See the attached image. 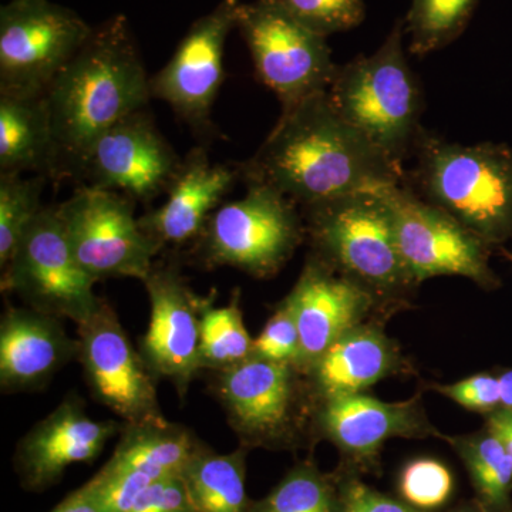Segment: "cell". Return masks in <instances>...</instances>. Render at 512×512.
<instances>
[{
  "mask_svg": "<svg viewBox=\"0 0 512 512\" xmlns=\"http://www.w3.org/2000/svg\"><path fill=\"white\" fill-rule=\"evenodd\" d=\"M238 168L247 185H265L301 208L406 180L403 167L340 117L328 92L282 111L262 146Z\"/></svg>",
  "mask_w": 512,
  "mask_h": 512,
  "instance_id": "obj_1",
  "label": "cell"
},
{
  "mask_svg": "<svg viewBox=\"0 0 512 512\" xmlns=\"http://www.w3.org/2000/svg\"><path fill=\"white\" fill-rule=\"evenodd\" d=\"M60 175L76 173L90 144L151 100L150 77L128 20L113 16L94 29L46 93Z\"/></svg>",
  "mask_w": 512,
  "mask_h": 512,
  "instance_id": "obj_2",
  "label": "cell"
},
{
  "mask_svg": "<svg viewBox=\"0 0 512 512\" xmlns=\"http://www.w3.org/2000/svg\"><path fill=\"white\" fill-rule=\"evenodd\" d=\"M384 191L301 208L312 254L369 292L383 313L406 308L419 286L400 254Z\"/></svg>",
  "mask_w": 512,
  "mask_h": 512,
  "instance_id": "obj_3",
  "label": "cell"
},
{
  "mask_svg": "<svg viewBox=\"0 0 512 512\" xmlns=\"http://www.w3.org/2000/svg\"><path fill=\"white\" fill-rule=\"evenodd\" d=\"M413 183L417 194L498 247L512 241V148L460 146L421 131Z\"/></svg>",
  "mask_w": 512,
  "mask_h": 512,
  "instance_id": "obj_4",
  "label": "cell"
},
{
  "mask_svg": "<svg viewBox=\"0 0 512 512\" xmlns=\"http://www.w3.org/2000/svg\"><path fill=\"white\" fill-rule=\"evenodd\" d=\"M404 35V20H396L373 55L338 66L328 89L340 117L400 167L423 131V99L404 53Z\"/></svg>",
  "mask_w": 512,
  "mask_h": 512,
  "instance_id": "obj_5",
  "label": "cell"
},
{
  "mask_svg": "<svg viewBox=\"0 0 512 512\" xmlns=\"http://www.w3.org/2000/svg\"><path fill=\"white\" fill-rule=\"evenodd\" d=\"M214 373L212 392L242 447L279 451L315 444L316 399L298 367L251 356Z\"/></svg>",
  "mask_w": 512,
  "mask_h": 512,
  "instance_id": "obj_6",
  "label": "cell"
},
{
  "mask_svg": "<svg viewBox=\"0 0 512 512\" xmlns=\"http://www.w3.org/2000/svg\"><path fill=\"white\" fill-rule=\"evenodd\" d=\"M241 200L220 205L195 241L205 268L238 269L254 278H272L306 238L298 205L265 185H247Z\"/></svg>",
  "mask_w": 512,
  "mask_h": 512,
  "instance_id": "obj_7",
  "label": "cell"
},
{
  "mask_svg": "<svg viewBox=\"0 0 512 512\" xmlns=\"http://www.w3.org/2000/svg\"><path fill=\"white\" fill-rule=\"evenodd\" d=\"M93 28L50 0H10L0 9V94L45 97Z\"/></svg>",
  "mask_w": 512,
  "mask_h": 512,
  "instance_id": "obj_8",
  "label": "cell"
},
{
  "mask_svg": "<svg viewBox=\"0 0 512 512\" xmlns=\"http://www.w3.org/2000/svg\"><path fill=\"white\" fill-rule=\"evenodd\" d=\"M56 211L74 256L96 282H143L163 249L140 227L134 201L121 192L84 185Z\"/></svg>",
  "mask_w": 512,
  "mask_h": 512,
  "instance_id": "obj_9",
  "label": "cell"
},
{
  "mask_svg": "<svg viewBox=\"0 0 512 512\" xmlns=\"http://www.w3.org/2000/svg\"><path fill=\"white\" fill-rule=\"evenodd\" d=\"M237 30L251 53L256 79L276 94L282 111L328 92L338 66L325 36L266 0L241 2Z\"/></svg>",
  "mask_w": 512,
  "mask_h": 512,
  "instance_id": "obj_10",
  "label": "cell"
},
{
  "mask_svg": "<svg viewBox=\"0 0 512 512\" xmlns=\"http://www.w3.org/2000/svg\"><path fill=\"white\" fill-rule=\"evenodd\" d=\"M383 195L400 254L417 285L436 276H463L485 291L500 288V278L490 266L493 245L423 200L406 180Z\"/></svg>",
  "mask_w": 512,
  "mask_h": 512,
  "instance_id": "obj_11",
  "label": "cell"
},
{
  "mask_svg": "<svg viewBox=\"0 0 512 512\" xmlns=\"http://www.w3.org/2000/svg\"><path fill=\"white\" fill-rule=\"evenodd\" d=\"M92 276L74 256L56 207H46L2 269V293H13L35 311L80 325L99 309Z\"/></svg>",
  "mask_w": 512,
  "mask_h": 512,
  "instance_id": "obj_12",
  "label": "cell"
},
{
  "mask_svg": "<svg viewBox=\"0 0 512 512\" xmlns=\"http://www.w3.org/2000/svg\"><path fill=\"white\" fill-rule=\"evenodd\" d=\"M77 360L97 402L124 424L165 419L158 403L156 376L134 349L109 303L77 325Z\"/></svg>",
  "mask_w": 512,
  "mask_h": 512,
  "instance_id": "obj_13",
  "label": "cell"
},
{
  "mask_svg": "<svg viewBox=\"0 0 512 512\" xmlns=\"http://www.w3.org/2000/svg\"><path fill=\"white\" fill-rule=\"evenodd\" d=\"M239 0H221L195 20L173 57L150 77L151 99L167 103L197 134L212 133V109L225 80V45L237 29Z\"/></svg>",
  "mask_w": 512,
  "mask_h": 512,
  "instance_id": "obj_14",
  "label": "cell"
},
{
  "mask_svg": "<svg viewBox=\"0 0 512 512\" xmlns=\"http://www.w3.org/2000/svg\"><path fill=\"white\" fill-rule=\"evenodd\" d=\"M313 431L316 441L326 440L338 448L340 468L357 476L379 468L380 454L389 440L443 437L430 423L420 394L394 403L366 393L318 400Z\"/></svg>",
  "mask_w": 512,
  "mask_h": 512,
  "instance_id": "obj_15",
  "label": "cell"
},
{
  "mask_svg": "<svg viewBox=\"0 0 512 512\" xmlns=\"http://www.w3.org/2000/svg\"><path fill=\"white\" fill-rule=\"evenodd\" d=\"M181 160L146 109L130 114L87 148L77 173L93 187L150 202L167 192Z\"/></svg>",
  "mask_w": 512,
  "mask_h": 512,
  "instance_id": "obj_16",
  "label": "cell"
},
{
  "mask_svg": "<svg viewBox=\"0 0 512 512\" xmlns=\"http://www.w3.org/2000/svg\"><path fill=\"white\" fill-rule=\"evenodd\" d=\"M150 322L140 353L156 379L168 380L181 400L201 372L200 322L204 298L195 295L174 266L154 265L143 281Z\"/></svg>",
  "mask_w": 512,
  "mask_h": 512,
  "instance_id": "obj_17",
  "label": "cell"
},
{
  "mask_svg": "<svg viewBox=\"0 0 512 512\" xmlns=\"http://www.w3.org/2000/svg\"><path fill=\"white\" fill-rule=\"evenodd\" d=\"M117 431L114 421L90 417L79 394H67L16 446L20 485L30 493L49 490L73 464L93 463Z\"/></svg>",
  "mask_w": 512,
  "mask_h": 512,
  "instance_id": "obj_18",
  "label": "cell"
},
{
  "mask_svg": "<svg viewBox=\"0 0 512 512\" xmlns=\"http://www.w3.org/2000/svg\"><path fill=\"white\" fill-rule=\"evenodd\" d=\"M285 299L298 325L301 355L296 367L303 373L346 332L383 313L369 292L313 254Z\"/></svg>",
  "mask_w": 512,
  "mask_h": 512,
  "instance_id": "obj_19",
  "label": "cell"
},
{
  "mask_svg": "<svg viewBox=\"0 0 512 512\" xmlns=\"http://www.w3.org/2000/svg\"><path fill=\"white\" fill-rule=\"evenodd\" d=\"M79 343L62 320L25 306H8L0 320V387L3 393L42 390L77 359Z\"/></svg>",
  "mask_w": 512,
  "mask_h": 512,
  "instance_id": "obj_20",
  "label": "cell"
},
{
  "mask_svg": "<svg viewBox=\"0 0 512 512\" xmlns=\"http://www.w3.org/2000/svg\"><path fill=\"white\" fill-rule=\"evenodd\" d=\"M241 180L235 167L212 163L207 151L194 148L181 163L167 190V200L138 218L140 227L161 248L197 241L212 212Z\"/></svg>",
  "mask_w": 512,
  "mask_h": 512,
  "instance_id": "obj_21",
  "label": "cell"
},
{
  "mask_svg": "<svg viewBox=\"0 0 512 512\" xmlns=\"http://www.w3.org/2000/svg\"><path fill=\"white\" fill-rule=\"evenodd\" d=\"M414 373L399 345L386 335L379 322L350 329L336 340L305 373L318 400L343 394L365 393L387 377Z\"/></svg>",
  "mask_w": 512,
  "mask_h": 512,
  "instance_id": "obj_22",
  "label": "cell"
},
{
  "mask_svg": "<svg viewBox=\"0 0 512 512\" xmlns=\"http://www.w3.org/2000/svg\"><path fill=\"white\" fill-rule=\"evenodd\" d=\"M59 177L60 158L46 97L0 94V174Z\"/></svg>",
  "mask_w": 512,
  "mask_h": 512,
  "instance_id": "obj_23",
  "label": "cell"
},
{
  "mask_svg": "<svg viewBox=\"0 0 512 512\" xmlns=\"http://www.w3.org/2000/svg\"><path fill=\"white\" fill-rule=\"evenodd\" d=\"M104 471H136L161 480L183 474L202 444L187 427L167 419L124 424Z\"/></svg>",
  "mask_w": 512,
  "mask_h": 512,
  "instance_id": "obj_24",
  "label": "cell"
},
{
  "mask_svg": "<svg viewBox=\"0 0 512 512\" xmlns=\"http://www.w3.org/2000/svg\"><path fill=\"white\" fill-rule=\"evenodd\" d=\"M247 447L218 454L202 444L185 467L183 481L197 512H251L247 493Z\"/></svg>",
  "mask_w": 512,
  "mask_h": 512,
  "instance_id": "obj_25",
  "label": "cell"
},
{
  "mask_svg": "<svg viewBox=\"0 0 512 512\" xmlns=\"http://www.w3.org/2000/svg\"><path fill=\"white\" fill-rule=\"evenodd\" d=\"M466 467L476 500L488 512H512V460L487 427L463 436H444Z\"/></svg>",
  "mask_w": 512,
  "mask_h": 512,
  "instance_id": "obj_26",
  "label": "cell"
},
{
  "mask_svg": "<svg viewBox=\"0 0 512 512\" xmlns=\"http://www.w3.org/2000/svg\"><path fill=\"white\" fill-rule=\"evenodd\" d=\"M251 512H343L342 474L323 473L312 460L301 461Z\"/></svg>",
  "mask_w": 512,
  "mask_h": 512,
  "instance_id": "obj_27",
  "label": "cell"
},
{
  "mask_svg": "<svg viewBox=\"0 0 512 512\" xmlns=\"http://www.w3.org/2000/svg\"><path fill=\"white\" fill-rule=\"evenodd\" d=\"M254 339L244 323L239 292L225 306L205 298L201 308L200 359L202 370L221 372L252 356Z\"/></svg>",
  "mask_w": 512,
  "mask_h": 512,
  "instance_id": "obj_28",
  "label": "cell"
},
{
  "mask_svg": "<svg viewBox=\"0 0 512 512\" xmlns=\"http://www.w3.org/2000/svg\"><path fill=\"white\" fill-rule=\"evenodd\" d=\"M478 0H412L404 20L409 52L424 57L451 45L463 35Z\"/></svg>",
  "mask_w": 512,
  "mask_h": 512,
  "instance_id": "obj_29",
  "label": "cell"
},
{
  "mask_svg": "<svg viewBox=\"0 0 512 512\" xmlns=\"http://www.w3.org/2000/svg\"><path fill=\"white\" fill-rule=\"evenodd\" d=\"M45 175L0 174V269L9 264L23 235L39 217Z\"/></svg>",
  "mask_w": 512,
  "mask_h": 512,
  "instance_id": "obj_30",
  "label": "cell"
},
{
  "mask_svg": "<svg viewBox=\"0 0 512 512\" xmlns=\"http://www.w3.org/2000/svg\"><path fill=\"white\" fill-rule=\"evenodd\" d=\"M400 498L424 512H436L454 494V477L450 468L436 458H414L400 471Z\"/></svg>",
  "mask_w": 512,
  "mask_h": 512,
  "instance_id": "obj_31",
  "label": "cell"
},
{
  "mask_svg": "<svg viewBox=\"0 0 512 512\" xmlns=\"http://www.w3.org/2000/svg\"><path fill=\"white\" fill-rule=\"evenodd\" d=\"M303 26L328 37L348 32L365 20L363 0H266Z\"/></svg>",
  "mask_w": 512,
  "mask_h": 512,
  "instance_id": "obj_32",
  "label": "cell"
},
{
  "mask_svg": "<svg viewBox=\"0 0 512 512\" xmlns=\"http://www.w3.org/2000/svg\"><path fill=\"white\" fill-rule=\"evenodd\" d=\"M299 355H301V338H299L298 325H296L291 305L284 299L276 306L258 338L254 339L252 357L298 366Z\"/></svg>",
  "mask_w": 512,
  "mask_h": 512,
  "instance_id": "obj_33",
  "label": "cell"
},
{
  "mask_svg": "<svg viewBox=\"0 0 512 512\" xmlns=\"http://www.w3.org/2000/svg\"><path fill=\"white\" fill-rule=\"evenodd\" d=\"M156 478L136 471L100 470L83 485L101 512H127Z\"/></svg>",
  "mask_w": 512,
  "mask_h": 512,
  "instance_id": "obj_34",
  "label": "cell"
},
{
  "mask_svg": "<svg viewBox=\"0 0 512 512\" xmlns=\"http://www.w3.org/2000/svg\"><path fill=\"white\" fill-rule=\"evenodd\" d=\"M451 402L483 416L501 409L500 383L497 372H481L451 384L433 387Z\"/></svg>",
  "mask_w": 512,
  "mask_h": 512,
  "instance_id": "obj_35",
  "label": "cell"
},
{
  "mask_svg": "<svg viewBox=\"0 0 512 512\" xmlns=\"http://www.w3.org/2000/svg\"><path fill=\"white\" fill-rule=\"evenodd\" d=\"M342 474L343 512H424L389 497L363 483L357 474L339 468Z\"/></svg>",
  "mask_w": 512,
  "mask_h": 512,
  "instance_id": "obj_36",
  "label": "cell"
},
{
  "mask_svg": "<svg viewBox=\"0 0 512 512\" xmlns=\"http://www.w3.org/2000/svg\"><path fill=\"white\" fill-rule=\"evenodd\" d=\"M194 510L183 477L161 478L147 487L127 512H190Z\"/></svg>",
  "mask_w": 512,
  "mask_h": 512,
  "instance_id": "obj_37",
  "label": "cell"
},
{
  "mask_svg": "<svg viewBox=\"0 0 512 512\" xmlns=\"http://www.w3.org/2000/svg\"><path fill=\"white\" fill-rule=\"evenodd\" d=\"M484 420V427L500 440L512 460V410H497L484 416Z\"/></svg>",
  "mask_w": 512,
  "mask_h": 512,
  "instance_id": "obj_38",
  "label": "cell"
},
{
  "mask_svg": "<svg viewBox=\"0 0 512 512\" xmlns=\"http://www.w3.org/2000/svg\"><path fill=\"white\" fill-rule=\"evenodd\" d=\"M50 512H101L94 504L90 495L86 493L83 487L67 495L62 503L57 504Z\"/></svg>",
  "mask_w": 512,
  "mask_h": 512,
  "instance_id": "obj_39",
  "label": "cell"
},
{
  "mask_svg": "<svg viewBox=\"0 0 512 512\" xmlns=\"http://www.w3.org/2000/svg\"><path fill=\"white\" fill-rule=\"evenodd\" d=\"M500 383L501 409L512 410V369L495 370Z\"/></svg>",
  "mask_w": 512,
  "mask_h": 512,
  "instance_id": "obj_40",
  "label": "cell"
},
{
  "mask_svg": "<svg viewBox=\"0 0 512 512\" xmlns=\"http://www.w3.org/2000/svg\"><path fill=\"white\" fill-rule=\"evenodd\" d=\"M447 512H488L477 500L466 501L458 504L453 510Z\"/></svg>",
  "mask_w": 512,
  "mask_h": 512,
  "instance_id": "obj_41",
  "label": "cell"
},
{
  "mask_svg": "<svg viewBox=\"0 0 512 512\" xmlns=\"http://www.w3.org/2000/svg\"><path fill=\"white\" fill-rule=\"evenodd\" d=\"M501 249V254H503L505 256V258L508 259V261L511 262L512 264V254L511 252H508L507 249H504V248H500Z\"/></svg>",
  "mask_w": 512,
  "mask_h": 512,
  "instance_id": "obj_42",
  "label": "cell"
},
{
  "mask_svg": "<svg viewBox=\"0 0 512 512\" xmlns=\"http://www.w3.org/2000/svg\"><path fill=\"white\" fill-rule=\"evenodd\" d=\"M190 512H197V511L192 510V511H190Z\"/></svg>",
  "mask_w": 512,
  "mask_h": 512,
  "instance_id": "obj_43",
  "label": "cell"
}]
</instances>
